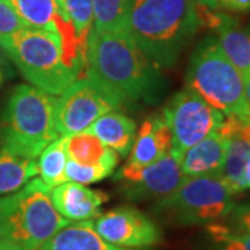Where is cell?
<instances>
[{
	"label": "cell",
	"instance_id": "1",
	"mask_svg": "<svg viewBox=\"0 0 250 250\" xmlns=\"http://www.w3.org/2000/svg\"><path fill=\"white\" fill-rule=\"evenodd\" d=\"M86 71L111 90L124 106L157 103L166 90L160 68L139 50L125 31H90Z\"/></svg>",
	"mask_w": 250,
	"mask_h": 250
},
{
	"label": "cell",
	"instance_id": "2",
	"mask_svg": "<svg viewBox=\"0 0 250 250\" xmlns=\"http://www.w3.org/2000/svg\"><path fill=\"white\" fill-rule=\"evenodd\" d=\"M193 0H129L125 32L159 68H170L203 25Z\"/></svg>",
	"mask_w": 250,
	"mask_h": 250
},
{
	"label": "cell",
	"instance_id": "3",
	"mask_svg": "<svg viewBox=\"0 0 250 250\" xmlns=\"http://www.w3.org/2000/svg\"><path fill=\"white\" fill-rule=\"evenodd\" d=\"M56 100L32 85H17L0 114V149L31 160L39 157L60 138L54 125Z\"/></svg>",
	"mask_w": 250,
	"mask_h": 250
},
{
	"label": "cell",
	"instance_id": "4",
	"mask_svg": "<svg viewBox=\"0 0 250 250\" xmlns=\"http://www.w3.org/2000/svg\"><path fill=\"white\" fill-rule=\"evenodd\" d=\"M50 188L32 178L16 192L0 196V239L24 250H38L71 221L57 213Z\"/></svg>",
	"mask_w": 250,
	"mask_h": 250
},
{
	"label": "cell",
	"instance_id": "5",
	"mask_svg": "<svg viewBox=\"0 0 250 250\" xmlns=\"http://www.w3.org/2000/svg\"><path fill=\"white\" fill-rule=\"evenodd\" d=\"M0 42L21 75L46 93L60 95L80 77L65 60L59 32L22 28Z\"/></svg>",
	"mask_w": 250,
	"mask_h": 250
},
{
	"label": "cell",
	"instance_id": "6",
	"mask_svg": "<svg viewBox=\"0 0 250 250\" xmlns=\"http://www.w3.org/2000/svg\"><path fill=\"white\" fill-rule=\"evenodd\" d=\"M185 83L225 117L249 120L250 106L241 72L228 60L213 35L196 46L188 65Z\"/></svg>",
	"mask_w": 250,
	"mask_h": 250
},
{
	"label": "cell",
	"instance_id": "7",
	"mask_svg": "<svg viewBox=\"0 0 250 250\" xmlns=\"http://www.w3.org/2000/svg\"><path fill=\"white\" fill-rule=\"evenodd\" d=\"M233 196L221 175L187 177L175 192L157 200L154 211L175 225H208L231 213Z\"/></svg>",
	"mask_w": 250,
	"mask_h": 250
},
{
	"label": "cell",
	"instance_id": "8",
	"mask_svg": "<svg viewBox=\"0 0 250 250\" xmlns=\"http://www.w3.org/2000/svg\"><path fill=\"white\" fill-rule=\"evenodd\" d=\"M60 95L54 110L59 136L86 131L102 116L124 107L123 102L86 70Z\"/></svg>",
	"mask_w": 250,
	"mask_h": 250
},
{
	"label": "cell",
	"instance_id": "9",
	"mask_svg": "<svg viewBox=\"0 0 250 250\" xmlns=\"http://www.w3.org/2000/svg\"><path fill=\"white\" fill-rule=\"evenodd\" d=\"M170 126L171 153L181 159L189 147L220 129L224 116L193 90L184 88L161 110Z\"/></svg>",
	"mask_w": 250,
	"mask_h": 250
},
{
	"label": "cell",
	"instance_id": "10",
	"mask_svg": "<svg viewBox=\"0 0 250 250\" xmlns=\"http://www.w3.org/2000/svg\"><path fill=\"white\" fill-rule=\"evenodd\" d=\"M121 195L134 202L163 199L175 192L187 179L179 160L168 152L161 159L145 167L125 164L114 175Z\"/></svg>",
	"mask_w": 250,
	"mask_h": 250
},
{
	"label": "cell",
	"instance_id": "11",
	"mask_svg": "<svg viewBox=\"0 0 250 250\" xmlns=\"http://www.w3.org/2000/svg\"><path fill=\"white\" fill-rule=\"evenodd\" d=\"M93 229L108 243L126 248L142 249L160 243L163 233L159 225L131 206H120L95 218Z\"/></svg>",
	"mask_w": 250,
	"mask_h": 250
},
{
	"label": "cell",
	"instance_id": "12",
	"mask_svg": "<svg viewBox=\"0 0 250 250\" xmlns=\"http://www.w3.org/2000/svg\"><path fill=\"white\" fill-rule=\"evenodd\" d=\"M50 199L57 213L71 223L90 221L102 214L100 208L107 195L82 184L67 181L50 190Z\"/></svg>",
	"mask_w": 250,
	"mask_h": 250
},
{
	"label": "cell",
	"instance_id": "13",
	"mask_svg": "<svg viewBox=\"0 0 250 250\" xmlns=\"http://www.w3.org/2000/svg\"><path fill=\"white\" fill-rule=\"evenodd\" d=\"M171 143L172 136L170 126L163 111L154 113L141 125L126 164L132 167H145L152 164L171 152Z\"/></svg>",
	"mask_w": 250,
	"mask_h": 250
},
{
	"label": "cell",
	"instance_id": "14",
	"mask_svg": "<svg viewBox=\"0 0 250 250\" xmlns=\"http://www.w3.org/2000/svg\"><path fill=\"white\" fill-rule=\"evenodd\" d=\"M208 24L217 34V42L228 60L241 72L243 81L250 75V29L241 27L227 14L208 11Z\"/></svg>",
	"mask_w": 250,
	"mask_h": 250
},
{
	"label": "cell",
	"instance_id": "15",
	"mask_svg": "<svg viewBox=\"0 0 250 250\" xmlns=\"http://www.w3.org/2000/svg\"><path fill=\"white\" fill-rule=\"evenodd\" d=\"M228 139L215 131L200 142L189 147L179 159V166L185 177L221 175L227 156Z\"/></svg>",
	"mask_w": 250,
	"mask_h": 250
},
{
	"label": "cell",
	"instance_id": "16",
	"mask_svg": "<svg viewBox=\"0 0 250 250\" xmlns=\"http://www.w3.org/2000/svg\"><path fill=\"white\" fill-rule=\"evenodd\" d=\"M38 250H136L118 248L102 239L92 221L70 223L59 229Z\"/></svg>",
	"mask_w": 250,
	"mask_h": 250
},
{
	"label": "cell",
	"instance_id": "17",
	"mask_svg": "<svg viewBox=\"0 0 250 250\" xmlns=\"http://www.w3.org/2000/svg\"><path fill=\"white\" fill-rule=\"evenodd\" d=\"M86 131L98 136L100 142L114 150L118 156L125 157L132 149L136 124L131 117L120 111H111L98 118Z\"/></svg>",
	"mask_w": 250,
	"mask_h": 250
},
{
	"label": "cell",
	"instance_id": "18",
	"mask_svg": "<svg viewBox=\"0 0 250 250\" xmlns=\"http://www.w3.org/2000/svg\"><path fill=\"white\" fill-rule=\"evenodd\" d=\"M64 138V147L68 160L83 166H106L116 170L118 154L103 145L92 132L82 131Z\"/></svg>",
	"mask_w": 250,
	"mask_h": 250
},
{
	"label": "cell",
	"instance_id": "19",
	"mask_svg": "<svg viewBox=\"0 0 250 250\" xmlns=\"http://www.w3.org/2000/svg\"><path fill=\"white\" fill-rule=\"evenodd\" d=\"M27 28L57 31V0H6Z\"/></svg>",
	"mask_w": 250,
	"mask_h": 250
},
{
	"label": "cell",
	"instance_id": "20",
	"mask_svg": "<svg viewBox=\"0 0 250 250\" xmlns=\"http://www.w3.org/2000/svg\"><path fill=\"white\" fill-rule=\"evenodd\" d=\"M35 160L24 159L0 149V196L16 192L38 174Z\"/></svg>",
	"mask_w": 250,
	"mask_h": 250
},
{
	"label": "cell",
	"instance_id": "21",
	"mask_svg": "<svg viewBox=\"0 0 250 250\" xmlns=\"http://www.w3.org/2000/svg\"><path fill=\"white\" fill-rule=\"evenodd\" d=\"M64 141H65L64 136L57 138L56 141L49 143L39 154L38 171L41 174V179L50 189L67 182V177H65L67 154H65Z\"/></svg>",
	"mask_w": 250,
	"mask_h": 250
},
{
	"label": "cell",
	"instance_id": "22",
	"mask_svg": "<svg viewBox=\"0 0 250 250\" xmlns=\"http://www.w3.org/2000/svg\"><path fill=\"white\" fill-rule=\"evenodd\" d=\"M59 17L67 21L81 43L88 46V38L93 28V0H57Z\"/></svg>",
	"mask_w": 250,
	"mask_h": 250
},
{
	"label": "cell",
	"instance_id": "23",
	"mask_svg": "<svg viewBox=\"0 0 250 250\" xmlns=\"http://www.w3.org/2000/svg\"><path fill=\"white\" fill-rule=\"evenodd\" d=\"M129 0H93V31L123 32Z\"/></svg>",
	"mask_w": 250,
	"mask_h": 250
},
{
	"label": "cell",
	"instance_id": "24",
	"mask_svg": "<svg viewBox=\"0 0 250 250\" xmlns=\"http://www.w3.org/2000/svg\"><path fill=\"white\" fill-rule=\"evenodd\" d=\"M203 250H250V231H235L223 223L208 224Z\"/></svg>",
	"mask_w": 250,
	"mask_h": 250
},
{
	"label": "cell",
	"instance_id": "25",
	"mask_svg": "<svg viewBox=\"0 0 250 250\" xmlns=\"http://www.w3.org/2000/svg\"><path fill=\"white\" fill-rule=\"evenodd\" d=\"M113 168L106 166H83L78 164L75 161L68 160L65 164V177L67 181L88 185L95 184L102 179L107 178L108 175L113 174Z\"/></svg>",
	"mask_w": 250,
	"mask_h": 250
},
{
	"label": "cell",
	"instance_id": "26",
	"mask_svg": "<svg viewBox=\"0 0 250 250\" xmlns=\"http://www.w3.org/2000/svg\"><path fill=\"white\" fill-rule=\"evenodd\" d=\"M22 28H27L18 18L6 0H0V38L9 36Z\"/></svg>",
	"mask_w": 250,
	"mask_h": 250
},
{
	"label": "cell",
	"instance_id": "27",
	"mask_svg": "<svg viewBox=\"0 0 250 250\" xmlns=\"http://www.w3.org/2000/svg\"><path fill=\"white\" fill-rule=\"evenodd\" d=\"M221 223L235 231H250V202L233 206L231 213Z\"/></svg>",
	"mask_w": 250,
	"mask_h": 250
},
{
	"label": "cell",
	"instance_id": "28",
	"mask_svg": "<svg viewBox=\"0 0 250 250\" xmlns=\"http://www.w3.org/2000/svg\"><path fill=\"white\" fill-rule=\"evenodd\" d=\"M218 9L231 13H249L250 0H218Z\"/></svg>",
	"mask_w": 250,
	"mask_h": 250
},
{
	"label": "cell",
	"instance_id": "29",
	"mask_svg": "<svg viewBox=\"0 0 250 250\" xmlns=\"http://www.w3.org/2000/svg\"><path fill=\"white\" fill-rule=\"evenodd\" d=\"M11 64L13 62H10L9 54L6 52L4 46L1 45V42H0V86L4 82V80H7L9 77L13 75V67H11Z\"/></svg>",
	"mask_w": 250,
	"mask_h": 250
},
{
	"label": "cell",
	"instance_id": "30",
	"mask_svg": "<svg viewBox=\"0 0 250 250\" xmlns=\"http://www.w3.org/2000/svg\"><path fill=\"white\" fill-rule=\"evenodd\" d=\"M200 9L208 10V11H215L218 9V0H193Z\"/></svg>",
	"mask_w": 250,
	"mask_h": 250
},
{
	"label": "cell",
	"instance_id": "31",
	"mask_svg": "<svg viewBox=\"0 0 250 250\" xmlns=\"http://www.w3.org/2000/svg\"><path fill=\"white\" fill-rule=\"evenodd\" d=\"M243 179H245L246 189H250V157L246 160L245 168H243Z\"/></svg>",
	"mask_w": 250,
	"mask_h": 250
},
{
	"label": "cell",
	"instance_id": "32",
	"mask_svg": "<svg viewBox=\"0 0 250 250\" xmlns=\"http://www.w3.org/2000/svg\"><path fill=\"white\" fill-rule=\"evenodd\" d=\"M0 250H24V249L18 248V246L13 245V243H9V242L1 241V239H0Z\"/></svg>",
	"mask_w": 250,
	"mask_h": 250
},
{
	"label": "cell",
	"instance_id": "33",
	"mask_svg": "<svg viewBox=\"0 0 250 250\" xmlns=\"http://www.w3.org/2000/svg\"><path fill=\"white\" fill-rule=\"evenodd\" d=\"M245 93H246V99H248V103L250 106V75L245 80Z\"/></svg>",
	"mask_w": 250,
	"mask_h": 250
}]
</instances>
